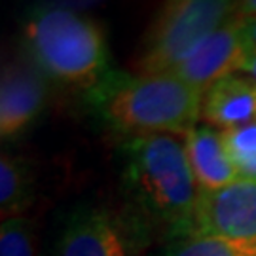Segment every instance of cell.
I'll list each match as a JSON object with an SVG mask.
<instances>
[{"mask_svg": "<svg viewBox=\"0 0 256 256\" xmlns=\"http://www.w3.org/2000/svg\"><path fill=\"white\" fill-rule=\"evenodd\" d=\"M122 152L129 212L165 245L188 236L200 190L182 140L173 135L128 138Z\"/></svg>", "mask_w": 256, "mask_h": 256, "instance_id": "6da1fadb", "label": "cell"}, {"mask_svg": "<svg viewBox=\"0 0 256 256\" xmlns=\"http://www.w3.org/2000/svg\"><path fill=\"white\" fill-rule=\"evenodd\" d=\"M93 114L124 140L186 135L202 118L203 93L174 74H129L112 68L86 93Z\"/></svg>", "mask_w": 256, "mask_h": 256, "instance_id": "7a4b0ae2", "label": "cell"}, {"mask_svg": "<svg viewBox=\"0 0 256 256\" xmlns=\"http://www.w3.org/2000/svg\"><path fill=\"white\" fill-rule=\"evenodd\" d=\"M23 46L30 63L50 82L92 92L112 70L101 25L66 8H38L23 25Z\"/></svg>", "mask_w": 256, "mask_h": 256, "instance_id": "3957f363", "label": "cell"}, {"mask_svg": "<svg viewBox=\"0 0 256 256\" xmlns=\"http://www.w3.org/2000/svg\"><path fill=\"white\" fill-rule=\"evenodd\" d=\"M238 18V2L171 0L156 14L137 55V74H171L207 38Z\"/></svg>", "mask_w": 256, "mask_h": 256, "instance_id": "277c9868", "label": "cell"}, {"mask_svg": "<svg viewBox=\"0 0 256 256\" xmlns=\"http://www.w3.org/2000/svg\"><path fill=\"white\" fill-rule=\"evenodd\" d=\"M150 238L129 210L82 205L64 222L55 256H138Z\"/></svg>", "mask_w": 256, "mask_h": 256, "instance_id": "5b68a950", "label": "cell"}, {"mask_svg": "<svg viewBox=\"0 0 256 256\" xmlns=\"http://www.w3.org/2000/svg\"><path fill=\"white\" fill-rule=\"evenodd\" d=\"M256 238V180L238 178L220 190L200 192L188 236Z\"/></svg>", "mask_w": 256, "mask_h": 256, "instance_id": "8992f818", "label": "cell"}, {"mask_svg": "<svg viewBox=\"0 0 256 256\" xmlns=\"http://www.w3.org/2000/svg\"><path fill=\"white\" fill-rule=\"evenodd\" d=\"M48 80L30 61H12L2 68L0 80V137H21L44 112Z\"/></svg>", "mask_w": 256, "mask_h": 256, "instance_id": "52a82bcc", "label": "cell"}, {"mask_svg": "<svg viewBox=\"0 0 256 256\" xmlns=\"http://www.w3.org/2000/svg\"><path fill=\"white\" fill-rule=\"evenodd\" d=\"M248 42L243 32V23L234 18L210 34L186 61L178 64L173 72L182 82L205 93L212 84L238 74Z\"/></svg>", "mask_w": 256, "mask_h": 256, "instance_id": "ba28073f", "label": "cell"}, {"mask_svg": "<svg viewBox=\"0 0 256 256\" xmlns=\"http://www.w3.org/2000/svg\"><path fill=\"white\" fill-rule=\"evenodd\" d=\"M182 142L200 192L220 190L239 178L220 129L198 124L184 135Z\"/></svg>", "mask_w": 256, "mask_h": 256, "instance_id": "9c48e42d", "label": "cell"}, {"mask_svg": "<svg viewBox=\"0 0 256 256\" xmlns=\"http://www.w3.org/2000/svg\"><path fill=\"white\" fill-rule=\"evenodd\" d=\"M203 122L220 131L238 129L256 120V82L245 74H230L203 93Z\"/></svg>", "mask_w": 256, "mask_h": 256, "instance_id": "30bf717a", "label": "cell"}, {"mask_svg": "<svg viewBox=\"0 0 256 256\" xmlns=\"http://www.w3.org/2000/svg\"><path fill=\"white\" fill-rule=\"evenodd\" d=\"M34 202V174L30 165L18 156L0 158V214L2 220L18 218Z\"/></svg>", "mask_w": 256, "mask_h": 256, "instance_id": "8fae6325", "label": "cell"}, {"mask_svg": "<svg viewBox=\"0 0 256 256\" xmlns=\"http://www.w3.org/2000/svg\"><path fill=\"white\" fill-rule=\"evenodd\" d=\"M165 256H256V238L184 236L165 245Z\"/></svg>", "mask_w": 256, "mask_h": 256, "instance_id": "7c38bea8", "label": "cell"}, {"mask_svg": "<svg viewBox=\"0 0 256 256\" xmlns=\"http://www.w3.org/2000/svg\"><path fill=\"white\" fill-rule=\"evenodd\" d=\"M222 133L239 178L256 180V120L247 126Z\"/></svg>", "mask_w": 256, "mask_h": 256, "instance_id": "4fadbf2b", "label": "cell"}, {"mask_svg": "<svg viewBox=\"0 0 256 256\" xmlns=\"http://www.w3.org/2000/svg\"><path fill=\"white\" fill-rule=\"evenodd\" d=\"M34 230L25 216L2 220L0 224V256H36Z\"/></svg>", "mask_w": 256, "mask_h": 256, "instance_id": "5bb4252c", "label": "cell"}, {"mask_svg": "<svg viewBox=\"0 0 256 256\" xmlns=\"http://www.w3.org/2000/svg\"><path fill=\"white\" fill-rule=\"evenodd\" d=\"M239 72H243L245 76L252 78L256 82V48L250 46V44H248V48L245 50V55H243Z\"/></svg>", "mask_w": 256, "mask_h": 256, "instance_id": "9a60e30c", "label": "cell"}, {"mask_svg": "<svg viewBox=\"0 0 256 256\" xmlns=\"http://www.w3.org/2000/svg\"><path fill=\"white\" fill-rule=\"evenodd\" d=\"M238 18L239 19H256V0L238 2Z\"/></svg>", "mask_w": 256, "mask_h": 256, "instance_id": "2e32d148", "label": "cell"}, {"mask_svg": "<svg viewBox=\"0 0 256 256\" xmlns=\"http://www.w3.org/2000/svg\"><path fill=\"white\" fill-rule=\"evenodd\" d=\"M243 23V32L250 46L256 48V19H241Z\"/></svg>", "mask_w": 256, "mask_h": 256, "instance_id": "e0dca14e", "label": "cell"}]
</instances>
